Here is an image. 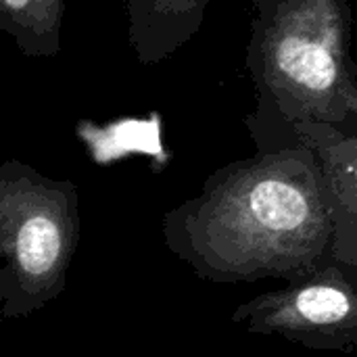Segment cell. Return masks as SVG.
I'll return each mask as SVG.
<instances>
[{
    "label": "cell",
    "mask_w": 357,
    "mask_h": 357,
    "mask_svg": "<svg viewBox=\"0 0 357 357\" xmlns=\"http://www.w3.org/2000/svg\"><path fill=\"white\" fill-rule=\"evenodd\" d=\"M249 67L264 98L293 123L357 115L347 0H255Z\"/></svg>",
    "instance_id": "obj_1"
},
{
    "label": "cell",
    "mask_w": 357,
    "mask_h": 357,
    "mask_svg": "<svg viewBox=\"0 0 357 357\" xmlns=\"http://www.w3.org/2000/svg\"><path fill=\"white\" fill-rule=\"evenodd\" d=\"M322 182L324 174L305 149L245 163L215 207L232 261L268 276L312 266L333 232Z\"/></svg>",
    "instance_id": "obj_2"
},
{
    "label": "cell",
    "mask_w": 357,
    "mask_h": 357,
    "mask_svg": "<svg viewBox=\"0 0 357 357\" xmlns=\"http://www.w3.org/2000/svg\"><path fill=\"white\" fill-rule=\"evenodd\" d=\"M255 328L293 341L357 343V289L337 270L268 293L247 305Z\"/></svg>",
    "instance_id": "obj_3"
},
{
    "label": "cell",
    "mask_w": 357,
    "mask_h": 357,
    "mask_svg": "<svg viewBox=\"0 0 357 357\" xmlns=\"http://www.w3.org/2000/svg\"><path fill=\"white\" fill-rule=\"evenodd\" d=\"M130 44L140 65H157L201 27L209 0H126Z\"/></svg>",
    "instance_id": "obj_4"
},
{
    "label": "cell",
    "mask_w": 357,
    "mask_h": 357,
    "mask_svg": "<svg viewBox=\"0 0 357 357\" xmlns=\"http://www.w3.org/2000/svg\"><path fill=\"white\" fill-rule=\"evenodd\" d=\"M65 0H0V31L27 56H52L61 48Z\"/></svg>",
    "instance_id": "obj_5"
},
{
    "label": "cell",
    "mask_w": 357,
    "mask_h": 357,
    "mask_svg": "<svg viewBox=\"0 0 357 357\" xmlns=\"http://www.w3.org/2000/svg\"><path fill=\"white\" fill-rule=\"evenodd\" d=\"M324 161V180L337 197L357 211V136L337 142H318Z\"/></svg>",
    "instance_id": "obj_6"
},
{
    "label": "cell",
    "mask_w": 357,
    "mask_h": 357,
    "mask_svg": "<svg viewBox=\"0 0 357 357\" xmlns=\"http://www.w3.org/2000/svg\"><path fill=\"white\" fill-rule=\"evenodd\" d=\"M61 236L56 226L46 218L29 220L17 238L19 261L27 274H46L59 257Z\"/></svg>",
    "instance_id": "obj_7"
}]
</instances>
